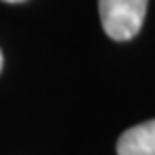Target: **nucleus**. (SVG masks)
I'll return each instance as SVG.
<instances>
[{"mask_svg": "<svg viewBox=\"0 0 155 155\" xmlns=\"http://www.w3.org/2000/svg\"><path fill=\"white\" fill-rule=\"evenodd\" d=\"M0 69H2V52H0Z\"/></svg>", "mask_w": 155, "mask_h": 155, "instance_id": "4", "label": "nucleus"}, {"mask_svg": "<svg viewBox=\"0 0 155 155\" xmlns=\"http://www.w3.org/2000/svg\"><path fill=\"white\" fill-rule=\"evenodd\" d=\"M119 155H155V119L127 129L117 141Z\"/></svg>", "mask_w": 155, "mask_h": 155, "instance_id": "2", "label": "nucleus"}, {"mask_svg": "<svg viewBox=\"0 0 155 155\" xmlns=\"http://www.w3.org/2000/svg\"><path fill=\"white\" fill-rule=\"evenodd\" d=\"M4 2H24V0H4Z\"/></svg>", "mask_w": 155, "mask_h": 155, "instance_id": "3", "label": "nucleus"}, {"mask_svg": "<svg viewBox=\"0 0 155 155\" xmlns=\"http://www.w3.org/2000/svg\"><path fill=\"white\" fill-rule=\"evenodd\" d=\"M147 0H99L103 30L113 40H131L145 20Z\"/></svg>", "mask_w": 155, "mask_h": 155, "instance_id": "1", "label": "nucleus"}]
</instances>
